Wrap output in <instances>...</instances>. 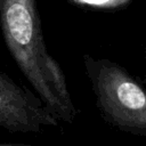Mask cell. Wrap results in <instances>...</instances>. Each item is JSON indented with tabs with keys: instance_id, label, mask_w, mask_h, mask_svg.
I'll list each match as a JSON object with an SVG mask.
<instances>
[{
	"instance_id": "cell-3",
	"label": "cell",
	"mask_w": 146,
	"mask_h": 146,
	"mask_svg": "<svg viewBox=\"0 0 146 146\" xmlns=\"http://www.w3.org/2000/svg\"><path fill=\"white\" fill-rule=\"evenodd\" d=\"M38 95L0 72V128L10 132L38 133L58 127Z\"/></svg>"
},
{
	"instance_id": "cell-5",
	"label": "cell",
	"mask_w": 146,
	"mask_h": 146,
	"mask_svg": "<svg viewBox=\"0 0 146 146\" xmlns=\"http://www.w3.org/2000/svg\"><path fill=\"white\" fill-rule=\"evenodd\" d=\"M0 146H33L26 144H17V143H0Z\"/></svg>"
},
{
	"instance_id": "cell-4",
	"label": "cell",
	"mask_w": 146,
	"mask_h": 146,
	"mask_svg": "<svg viewBox=\"0 0 146 146\" xmlns=\"http://www.w3.org/2000/svg\"><path fill=\"white\" fill-rule=\"evenodd\" d=\"M68 1L81 7L100 9V10L122 9L131 2V0H68Z\"/></svg>"
},
{
	"instance_id": "cell-1",
	"label": "cell",
	"mask_w": 146,
	"mask_h": 146,
	"mask_svg": "<svg viewBox=\"0 0 146 146\" xmlns=\"http://www.w3.org/2000/svg\"><path fill=\"white\" fill-rule=\"evenodd\" d=\"M0 30L10 56L48 111L72 123L78 110L63 68L47 49L36 0H0Z\"/></svg>"
},
{
	"instance_id": "cell-2",
	"label": "cell",
	"mask_w": 146,
	"mask_h": 146,
	"mask_svg": "<svg viewBox=\"0 0 146 146\" xmlns=\"http://www.w3.org/2000/svg\"><path fill=\"white\" fill-rule=\"evenodd\" d=\"M82 60L103 120L120 131L146 136V94L139 81L111 59L84 54Z\"/></svg>"
}]
</instances>
